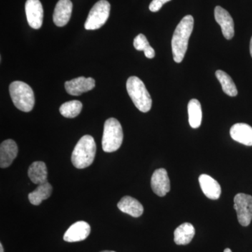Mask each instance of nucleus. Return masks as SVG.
<instances>
[{
	"instance_id": "a878e982",
	"label": "nucleus",
	"mask_w": 252,
	"mask_h": 252,
	"mask_svg": "<svg viewBox=\"0 0 252 252\" xmlns=\"http://www.w3.org/2000/svg\"><path fill=\"white\" fill-rule=\"evenodd\" d=\"M144 55L147 59H152L155 57V51L152 46H149L148 49L144 51Z\"/></svg>"
},
{
	"instance_id": "4be33fe9",
	"label": "nucleus",
	"mask_w": 252,
	"mask_h": 252,
	"mask_svg": "<svg viewBox=\"0 0 252 252\" xmlns=\"http://www.w3.org/2000/svg\"><path fill=\"white\" fill-rule=\"evenodd\" d=\"M215 74L225 94L230 97H235L238 94L236 86L233 82V79L227 73L222 70H217Z\"/></svg>"
},
{
	"instance_id": "7ed1b4c3",
	"label": "nucleus",
	"mask_w": 252,
	"mask_h": 252,
	"mask_svg": "<svg viewBox=\"0 0 252 252\" xmlns=\"http://www.w3.org/2000/svg\"><path fill=\"white\" fill-rule=\"evenodd\" d=\"M126 89L135 107L140 112L146 113L150 111L152 106V97L140 78L129 77L126 83Z\"/></svg>"
},
{
	"instance_id": "4468645a",
	"label": "nucleus",
	"mask_w": 252,
	"mask_h": 252,
	"mask_svg": "<svg viewBox=\"0 0 252 252\" xmlns=\"http://www.w3.org/2000/svg\"><path fill=\"white\" fill-rule=\"evenodd\" d=\"M18 149L14 140H6L0 146V167L6 168L11 165L17 157Z\"/></svg>"
},
{
	"instance_id": "f03ea898",
	"label": "nucleus",
	"mask_w": 252,
	"mask_h": 252,
	"mask_svg": "<svg viewBox=\"0 0 252 252\" xmlns=\"http://www.w3.org/2000/svg\"><path fill=\"white\" fill-rule=\"evenodd\" d=\"M96 154V144L94 137L84 135L79 140L72 154V162L78 169L89 167L94 162Z\"/></svg>"
},
{
	"instance_id": "c756f323",
	"label": "nucleus",
	"mask_w": 252,
	"mask_h": 252,
	"mask_svg": "<svg viewBox=\"0 0 252 252\" xmlns=\"http://www.w3.org/2000/svg\"><path fill=\"white\" fill-rule=\"evenodd\" d=\"M114 252V251H102V252Z\"/></svg>"
},
{
	"instance_id": "b1692460",
	"label": "nucleus",
	"mask_w": 252,
	"mask_h": 252,
	"mask_svg": "<svg viewBox=\"0 0 252 252\" xmlns=\"http://www.w3.org/2000/svg\"><path fill=\"white\" fill-rule=\"evenodd\" d=\"M133 44L134 47L137 51H144L150 46L147 37L143 34H140L136 36L135 39H134Z\"/></svg>"
},
{
	"instance_id": "6e6552de",
	"label": "nucleus",
	"mask_w": 252,
	"mask_h": 252,
	"mask_svg": "<svg viewBox=\"0 0 252 252\" xmlns=\"http://www.w3.org/2000/svg\"><path fill=\"white\" fill-rule=\"evenodd\" d=\"M29 26L33 29H39L42 26L44 10L39 0H27L25 6Z\"/></svg>"
},
{
	"instance_id": "1a4fd4ad",
	"label": "nucleus",
	"mask_w": 252,
	"mask_h": 252,
	"mask_svg": "<svg viewBox=\"0 0 252 252\" xmlns=\"http://www.w3.org/2000/svg\"><path fill=\"white\" fill-rule=\"evenodd\" d=\"M95 81L93 78L80 77L64 83V87L67 94L72 95L79 96L84 93L94 89Z\"/></svg>"
},
{
	"instance_id": "6ab92c4d",
	"label": "nucleus",
	"mask_w": 252,
	"mask_h": 252,
	"mask_svg": "<svg viewBox=\"0 0 252 252\" xmlns=\"http://www.w3.org/2000/svg\"><path fill=\"white\" fill-rule=\"evenodd\" d=\"M28 176L35 185H41L47 182L48 171L46 164L42 161L33 162L28 170Z\"/></svg>"
},
{
	"instance_id": "a211bd4d",
	"label": "nucleus",
	"mask_w": 252,
	"mask_h": 252,
	"mask_svg": "<svg viewBox=\"0 0 252 252\" xmlns=\"http://www.w3.org/2000/svg\"><path fill=\"white\" fill-rule=\"evenodd\" d=\"M195 233V228L191 223H184L176 228L174 240L178 245H188L193 240Z\"/></svg>"
},
{
	"instance_id": "aec40b11",
	"label": "nucleus",
	"mask_w": 252,
	"mask_h": 252,
	"mask_svg": "<svg viewBox=\"0 0 252 252\" xmlns=\"http://www.w3.org/2000/svg\"><path fill=\"white\" fill-rule=\"evenodd\" d=\"M53 191V187L51 184L46 182L39 185L34 191L28 195L30 202L34 205H39L43 200H46L51 196Z\"/></svg>"
},
{
	"instance_id": "5701e85b",
	"label": "nucleus",
	"mask_w": 252,
	"mask_h": 252,
	"mask_svg": "<svg viewBox=\"0 0 252 252\" xmlns=\"http://www.w3.org/2000/svg\"><path fill=\"white\" fill-rule=\"evenodd\" d=\"M82 103L79 100H72L64 102L60 107V112L63 117L66 118H75L80 114L82 110Z\"/></svg>"
},
{
	"instance_id": "dca6fc26",
	"label": "nucleus",
	"mask_w": 252,
	"mask_h": 252,
	"mask_svg": "<svg viewBox=\"0 0 252 252\" xmlns=\"http://www.w3.org/2000/svg\"><path fill=\"white\" fill-rule=\"evenodd\" d=\"M230 135L233 140L239 143L252 146V127L248 124H235L230 128Z\"/></svg>"
},
{
	"instance_id": "f257e3e1",
	"label": "nucleus",
	"mask_w": 252,
	"mask_h": 252,
	"mask_svg": "<svg viewBox=\"0 0 252 252\" xmlns=\"http://www.w3.org/2000/svg\"><path fill=\"white\" fill-rule=\"evenodd\" d=\"M194 19L193 16L187 15L182 18L177 25L172 39V50L174 61L180 63L185 58L189 38L193 30Z\"/></svg>"
},
{
	"instance_id": "9d476101",
	"label": "nucleus",
	"mask_w": 252,
	"mask_h": 252,
	"mask_svg": "<svg viewBox=\"0 0 252 252\" xmlns=\"http://www.w3.org/2000/svg\"><path fill=\"white\" fill-rule=\"evenodd\" d=\"M151 186L154 193L160 197L165 196L170 191V179L165 169H158L154 171L151 180Z\"/></svg>"
},
{
	"instance_id": "c85d7f7f",
	"label": "nucleus",
	"mask_w": 252,
	"mask_h": 252,
	"mask_svg": "<svg viewBox=\"0 0 252 252\" xmlns=\"http://www.w3.org/2000/svg\"><path fill=\"white\" fill-rule=\"evenodd\" d=\"M232 252L231 250H230L229 248H226L225 249V250H224V252Z\"/></svg>"
},
{
	"instance_id": "0eeeda50",
	"label": "nucleus",
	"mask_w": 252,
	"mask_h": 252,
	"mask_svg": "<svg viewBox=\"0 0 252 252\" xmlns=\"http://www.w3.org/2000/svg\"><path fill=\"white\" fill-rule=\"evenodd\" d=\"M234 208L239 223L243 226H248L252 220V196L245 193L237 194L234 198Z\"/></svg>"
},
{
	"instance_id": "ddd939ff",
	"label": "nucleus",
	"mask_w": 252,
	"mask_h": 252,
	"mask_svg": "<svg viewBox=\"0 0 252 252\" xmlns=\"http://www.w3.org/2000/svg\"><path fill=\"white\" fill-rule=\"evenodd\" d=\"M73 4L70 0H59L55 7L53 20L58 27H63L69 22L72 15Z\"/></svg>"
},
{
	"instance_id": "9b49d317",
	"label": "nucleus",
	"mask_w": 252,
	"mask_h": 252,
	"mask_svg": "<svg viewBox=\"0 0 252 252\" xmlns=\"http://www.w3.org/2000/svg\"><path fill=\"white\" fill-rule=\"evenodd\" d=\"M215 18L221 28L223 35L226 39H231L234 36V22L229 13L221 6H217L215 9Z\"/></svg>"
},
{
	"instance_id": "f8f14e48",
	"label": "nucleus",
	"mask_w": 252,
	"mask_h": 252,
	"mask_svg": "<svg viewBox=\"0 0 252 252\" xmlns=\"http://www.w3.org/2000/svg\"><path fill=\"white\" fill-rule=\"evenodd\" d=\"M90 233V225L87 222L81 220L76 222L68 228L63 239L67 243L83 241L89 237Z\"/></svg>"
},
{
	"instance_id": "20e7f679",
	"label": "nucleus",
	"mask_w": 252,
	"mask_h": 252,
	"mask_svg": "<svg viewBox=\"0 0 252 252\" xmlns=\"http://www.w3.org/2000/svg\"><path fill=\"white\" fill-rule=\"evenodd\" d=\"M9 93L16 108L24 112L32 110L35 99L31 86L23 81H14L10 84Z\"/></svg>"
},
{
	"instance_id": "39448f33",
	"label": "nucleus",
	"mask_w": 252,
	"mask_h": 252,
	"mask_svg": "<svg viewBox=\"0 0 252 252\" xmlns=\"http://www.w3.org/2000/svg\"><path fill=\"white\" fill-rule=\"evenodd\" d=\"M124 140L122 126L117 119L110 118L104 123L102 145L104 152L112 153L120 148Z\"/></svg>"
},
{
	"instance_id": "f3484780",
	"label": "nucleus",
	"mask_w": 252,
	"mask_h": 252,
	"mask_svg": "<svg viewBox=\"0 0 252 252\" xmlns=\"http://www.w3.org/2000/svg\"><path fill=\"white\" fill-rule=\"evenodd\" d=\"M117 206L118 208L124 213L127 214L135 218L142 216L144 212V207L142 204L135 198L128 195L124 196L119 202Z\"/></svg>"
},
{
	"instance_id": "2eb2a0df",
	"label": "nucleus",
	"mask_w": 252,
	"mask_h": 252,
	"mask_svg": "<svg viewBox=\"0 0 252 252\" xmlns=\"http://www.w3.org/2000/svg\"><path fill=\"white\" fill-rule=\"evenodd\" d=\"M199 183L203 193L207 198L212 200H217L220 198L221 189L219 182L215 179L203 174L199 177Z\"/></svg>"
},
{
	"instance_id": "bb28decb",
	"label": "nucleus",
	"mask_w": 252,
	"mask_h": 252,
	"mask_svg": "<svg viewBox=\"0 0 252 252\" xmlns=\"http://www.w3.org/2000/svg\"><path fill=\"white\" fill-rule=\"evenodd\" d=\"M250 54H251L252 58V36L251 41H250Z\"/></svg>"
},
{
	"instance_id": "423d86ee",
	"label": "nucleus",
	"mask_w": 252,
	"mask_h": 252,
	"mask_svg": "<svg viewBox=\"0 0 252 252\" xmlns=\"http://www.w3.org/2000/svg\"><path fill=\"white\" fill-rule=\"evenodd\" d=\"M110 4L107 0H99L93 6L84 25L87 31H95L103 26L110 14Z\"/></svg>"
},
{
	"instance_id": "412c9836",
	"label": "nucleus",
	"mask_w": 252,
	"mask_h": 252,
	"mask_svg": "<svg viewBox=\"0 0 252 252\" xmlns=\"http://www.w3.org/2000/svg\"><path fill=\"white\" fill-rule=\"evenodd\" d=\"M189 122L190 127L198 128L201 125L202 114L201 104L196 99H190L188 104Z\"/></svg>"
},
{
	"instance_id": "393cba45",
	"label": "nucleus",
	"mask_w": 252,
	"mask_h": 252,
	"mask_svg": "<svg viewBox=\"0 0 252 252\" xmlns=\"http://www.w3.org/2000/svg\"><path fill=\"white\" fill-rule=\"evenodd\" d=\"M171 0H153L149 5V10L152 12H157L161 9L162 5Z\"/></svg>"
},
{
	"instance_id": "cd10ccee",
	"label": "nucleus",
	"mask_w": 252,
	"mask_h": 252,
	"mask_svg": "<svg viewBox=\"0 0 252 252\" xmlns=\"http://www.w3.org/2000/svg\"><path fill=\"white\" fill-rule=\"evenodd\" d=\"M0 252H4V248H3L2 244H0Z\"/></svg>"
}]
</instances>
